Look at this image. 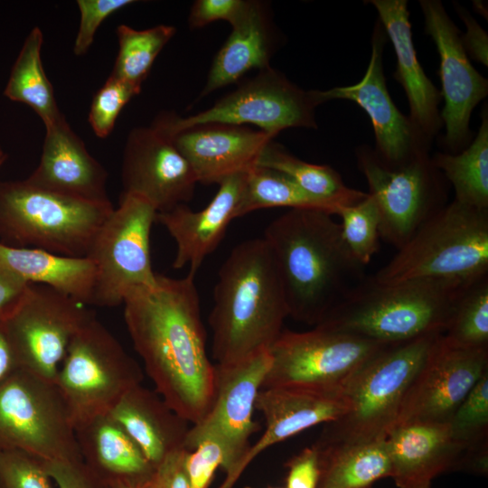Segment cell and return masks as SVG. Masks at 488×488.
<instances>
[{
  "instance_id": "8fae6325",
  "label": "cell",
  "mask_w": 488,
  "mask_h": 488,
  "mask_svg": "<svg viewBox=\"0 0 488 488\" xmlns=\"http://www.w3.org/2000/svg\"><path fill=\"white\" fill-rule=\"evenodd\" d=\"M156 210L142 197L122 193L97 233L89 254L96 278L92 305L124 303L135 288L152 287L158 274L152 267L150 234Z\"/></svg>"
},
{
  "instance_id": "836d02e7",
  "label": "cell",
  "mask_w": 488,
  "mask_h": 488,
  "mask_svg": "<svg viewBox=\"0 0 488 488\" xmlns=\"http://www.w3.org/2000/svg\"><path fill=\"white\" fill-rule=\"evenodd\" d=\"M281 172L307 192L349 206L364 199L367 192L348 187L331 166L303 161L271 141L257 164Z\"/></svg>"
},
{
  "instance_id": "9c48e42d",
  "label": "cell",
  "mask_w": 488,
  "mask_h": 488,
  "mask_svg": "<svg viewBox=\"0 0 488 488\" xmlns=\"http://www.w3.org/2000/svg\"><path fill=\"white\" fill-rule=\"evenodd\" d=\"M14 450L45 462L82 460L56 385L22 369L0 385V453Z\"/></svg>"
},
{
  "instance_id": "f5cc1de1",
  "label": "cell",
  "mask_w": 488,
  "mask_h": 488,
  "mask_svg": "<svg viewBox=\"0 0 488 488\" xmlns=\"http://www.w3.org/2000/svg\"><path fill=\"white\" fill-rule=\"evenodd\" d=\"M411 488H430V483L418 484V485L413 486Z\"/></svg>"
},
{
  "instance_id": "7dc6e473",
  "label": "cell",
  "mask_w": 488,
  "mask_h": 488,
  "mask_svg": "<svg viewBox=\"0 0 488 488\" xmlns=\"http://www.w3.org/2000/svg\"><path fill=\"white\" fill-rule=\"evenodd\" d=\"M461 19L466 26L465 35H461L462 43L468 56L487 66L488 64V39L485 31L463 8L457 9Z\"/></svg>"
},
{
  "instance_id": "ffe728a7",
  "label": "cell",
  "mask_w": 488,
  "mask_h": 488,
  "mask_svg": "<svg viewBox=\"0 0 488 488\" xmlns=\"http://www.w3.org/2000/svg\"><path fill=\"white\" fill-rule=\"evenodd\" d=\"M255 408L265 419V431L249 446L235 473V483L263 451L309 427L338 419L347 410V402L342 389L283 386L261 389Z\"/></svg>"
},
{
  "instance_id": "816d5d0a",
  "label": "cell",
  "mask_w": 488,
  "mask_h": 488,
  "mask_svg": "<svg viewBox=\"0 0 488 488\" xmlns=\"http://www.w3.org/2000/svg\"><path fill=\"white\" fill-rule=\"evenodd\" d=\"M8 157V155L5 152V150L0 146V168L5 164Z\"/></svg>"
},
{
  "instance_id": "ba28073f",
  "label": "cell",
  "mask_w": 488,
  "mask_h": 488,
  "mask_svg": "<svg viewBox=\"0 0 488 488\" xmlns=\"http://www.w3.org/2000/svg\"><path fill=\"white\" fill-rule=\"evenodd\" d=\"M143 378L139 364L94 317L71 340L54 384L75 430L108 414L126 393L142 384Z\"/></svg>"
},
{
  "instance_id": "db71d44e",
  "label": "cell",
  "mask_w": 488,
  "mask_h": 488,
  "mask_svg": "<svg viewBox=\"0 0 488 488\" xmlns=\"http://www.w3.org/2000/svg\"><path fill=\"white\" fill-rule=\"evenodd\" d=\"M246 488H252V487H246ZM269 488H283V487H269Z\"/></svg>"
},
{
  "instance_id": "ee69618b",
  "label": "cell",
  "mask_w": 488,
  "mask_h": 488,
  "mask_svg": "<svg viewBox=\"0 0 488 488\" xmlns=\"http://www.w3.org/2000/svg\"><path fill=\"white\" fill-rule=\"evenodd\" d=\"M285 488H317L320 478L319 452L313 445L304 448L286 463Z\"/></svg>"
},
{
  "instance_id": "e0dca14e",
  "label": "cell",
  "mask_w": 488,
  "mask_h": 488,
  "mask_svg": "<svg viewBox=\"0 0 488 488\" xmlns=\"http://www.w3.org/2000/svg\"><path fill=\"white\" fill-rule=\"evenodd\" d=\"M387 35L379 20L371 37V54L363 78L356 84L318 90L322 103L346 99L356 103L369 116L375 136L377 156L386 164L397 166L428 154L431 142L402 114L388 91L383 50Z\"/></svg>"
},
{
  "instance_id": "2e32d148",
  "label": "cell",
  "mask_w": 488,
  "mask_h": 488,
  "mask_svg": "<svg viewBox=\"0 0 488 488\" xmlns=\"http://www.w3.org/2000/svg\"><path fill=\"white\" fill-rule=\"evenodd\" d=\"M425 31L434 41L439 59L441 95L445 105L440 112L446 133V153L457 154L472 141L470 118L474 108L488 94V81L472 65L464 48L461 32L438 0H420Z\"/></svg>"
},
{
  "instance_id": "f35d334b",
  "label": "cell",
  "mask_w": 488,
  "mask_h": 488,
  "mask_svg": "<svg viewBox=\"0 0 488 488\" xmlns=\"http://www.w3.org/2000/svg\"><path fill=\"white\" fill-rule=\"evenodd\" d=\"M137 94L134 88L109 75L95 93L89 112V125L98 137L110 135L122 108Z\"/></svg>"
},
{
  "instance_id": "f907efd6",
  "label": "cell",
  "mask_w": 488,
  "mask_h": 488,
  "mask_svg": "<svg viewBox=\"0 0 488 488\" xmlns=\"http://www.w3.org/2000/svg\"><path fill=\"white\" fill-rule=\"evenodd\" d=\"M108 488H140L132 484L125 483H116L111 485H109Z\"/></svg>"
},
{
  "instance_id": "7a4b0ae2",
  "label": "cell",
  "mask_w": 488,
  "mask_h": 488,
  "mask_svg": "<svg viewBox=\"0 0 488 488\" xmlns=\"http://www.w3.org/2000/svg\"><path fill=\"white\" fill-rule=\"evenodd\" d=\"M275 259L289 316L315 325L363 277L341 226L318 210L289 209L274 219L262 237Z\"/></svg>"
},
{
  "instance_id": "74e56055",
  "label": "cell",
  "mask_w": 488,
  "mask_h": 488,
  "mask_svg": "<svg viewBox=\"0 0 488 488\" xmlns=\"http://www.w3.org/2000/svg\"><path fill=\"white\" fill-rule=\"evenodd\" d=\"M449 427L465 452L488 448V371L457 408Z\"/></svg>"
},
{
  "instance_id": "7402d4cb",
  "label": "cell",
  "mask_w": 488,
  "mask_h": 488,
  "mask_svg": "<svg viewBox=\"0 0 488 488\" xmlns=\"http://www.w3.org/2000/svg\"><path fill=\"white\" fill-rule=\"evenodd\" d=\"M247 172L223 179L212 200L201 211H192L187 204L156 213L155 221L163 225L174 239L176 252L172 267H189L195 276L204 259L224 238L243 192Z\"/></svg>"
},
{
  "instance_id": "60d3db41",
  "label": "cell",
  "mask_w": 488,
  "mask_h": 488,
  "mask_svg": "<svg viewBox=\"0 0 488 488\" xmlns=\"http://www.w3.org/2000/svg\"><path fill=\"white\" fill-rule=\"evenodd\" d=\"M135 3L133 0H78L80 25L73 52L84 55L90 48L97 30L103 21L121 8Z\"/></svg>"
},
{
  "instance_id": "bcb514c9",
  "label": "cell",
  "mask_w": 488,
  "mask_h": 488,
  "mask_svg": "<svg viewBox=\"0 0 488 488\" xmlns=\"http://www.w3.org/2000/svg\"><path fill=\"white\" fill-rule=\"evenodd\" d=\"M187 451L182 448L168 455L140 488H191L185 469Z\"/></svg>"
},
{
  "instance_id": "ac0fdd59",
  "label": "cell",
  "mask_w": 488,
  "mask_h": 488,
  "mask_svg": "<svg viewBox=\"0 0 488 488\" xmlns=\"http://www.w3.org/2000/svg\"><path fill=\"white\" fill-rule=\"evenodd\" d=\"M123 192L144 198L157 212L187 204L198 183L172 136L155 122L133 128L124 147Z\"/></svg>"
},
{
  "instance_id": "d590c367",
  "label": "cell",
  "mask_w": 488,
  "mask_h": 488,
  "mask_svg": "<svg viewBox=\"0 0 488 488\" xmlns=\"http://www.w3.org/2000/svg\"><path fill=\"white\" fill-rule=\"evenodd\" d=\"M442 340L458 349H488V276L465 291Z\"/></svg>"
},
{
  "instance_id": "4fadbf2b",
  "label": "cell",
  "mask_w": 488,
  "mask_h": 488,
  "mask_svg": "<svg viewBox=\"0 0 488 488\" xmlns=\"http://www.w3.org/2000/svg\"><path fill=\"white\" fill-rule=\"evenodd\" d=\"M385 345L320 324L305 332L282 331L269 350L271 364L261 389H342Z\"/></svg>"
},
{
  "instance_id": "cb8c5ba5",
  "label": "cell",
  "mask_w": 488,
  "mask_h": 488,
  "mask_svg": "<svg viewBox=\"0 0 488 488\" xmlns=\"http://www.w3.org/2000/svg\"><path fill=\"white\" fill-rule=\"evenodd\" d=\"M397 58L393 74L402 86L409 104V118L432 143L443 122L438 108L440 90L421 67L415 50L407 0H371Z\"/></svg>"
},
{
  "instance_id": "f546056e",
  "label": "cell",
  "mask_w": 488,
  "mask_h": 488,
  "mask_svg": "<svg viewBox=\"0 0 488 488\" xmlns=\"http://www.w3.org/2000/svg\"><path fill=\"white\" fill-rule=\"evenodd\" d=\"M314 446L320 462L317 488H371L379 479L391 477L386 439L339 447Z\"/></svg>"
},
{
  "instance_id": "ab89813d",
  "label": "cell",
  "mask_w": 488,
  "mask_h": 488,
  "mask_svg": "<svg viewBox=\"0 0 488 488\" xmlns=\"http://www.w3.org/2000/svg\"><path fill=\"white\" fill-rule=\"evenodd\" d=\"M44 461L14 450L0 453V488H53Z\"/></svg>"
},
{
  "instance_id": "f6af8a7d",
  "label": "cell",
  "mask_w": 488,
  "mask_h": 488,
  "mask_svg": "<svg viewBox=\"0 0 488 488\" xmlns=\"http://www.w3.org/2000/svg\"><path fill=\"white\" fill-rule=\"evenodd\" d=\"M44 464L58 488H104L82 460L44 461Z\"/></svg>"
},
{
  "instance_id": "7c38bea8",
  "label": "cell",
  "mask_w": 488,
  "mask_h": 488,
  "mask_svg": "<svg viewBox=\"0 0 488 488\" xmlns=\"http://www.w3.org/2000/svg\"><path fill=\"white\" fill-rule=\"evenodd\" d=\"M355 155L380 211V238L399 249L446 204L445 177L429 154L397 166L383 163L371 146L356 148Z\"/></svg>"
},
{
  "instance_id": "681fc988",
  "label": "cell",
  "mask_w": 488,
  "mask_h": 488,
  "mask_svg": "<svg viewBox=\"0 0 488 488\" xmlns=\"http://www.w3.org/2000/svg\"><path fill=\"white\" fill-rule=\"evenodd\" d=\"M20 369L3 320H0V385Z\"/></svg>"
},
{
  "instance_id": "8d00e7d4",
  "label": "cell",
  "mask_w": 488,
  "mask_h": 488,
  "mask_svg": "<svg viewBox=\"0 0 488 488\" xmlns=\"http://www.w3.org/2000/svg\"><path fill=\"white\" fill-rule=\"evenodd\" d=\"M336 215L341 218L342 236L349 251L365 267L380 246V216L374 199L367 192L364 199L341 208Z\"/></svg>"
},
{
  "instance_id": "5b68a950",
  "label": "cell",
  "mask_w": 488,
  "mask_h": 488,
  "mask_svg": "<svg viewBox=\"0 0 488 488\" xmlns=\"http://www.w3.org/2000/svg\"><path fill=\"white\" fill-rule=\"evenodd\" d=\"M443 333L383 346L343 385L347 410L324 424L317 447H339L386 439L406 394Z\"/></svg>"
},
{
  "instance_id": "484cf974",
  "label": "cell",
  "mask_w": 488,
  "mask_h": 488,
  "mask_svg": "<svg viewBox=\"0 0 488 488\" xmlns=\"http://www.w3.org/2000/svg\"><path fill=\"white\" fill-rule=\"evenodd\" d=\"M81 459L104 488L116 483L142 487L155 467L109 415H101L75 427Z\"/></svg>"
},
{
  "instance_id": "e575fe53",
  "label": "cell",
  "mask_w": 488,
  "mask_h": 488,
  "mask_svg": "<svg viewBox=\"0 0 488 488\" xmlns=\"http://www.w3.org/2000/svg\"><path fill=\"white\" fill-rule=\"evenodd\" d=\"M175 32V28L168 24L144 30H136L126 24L118 25L116 31L118 52L111 75L140 93L155 60Z\"/></svg>"
},
{
  "instance_id": "f1b7e54d",
  "label": "cell",
  "mask_w": 488,
  "mask_h": 488,
  "mask_svg": "<svg viewBox=\"0 0 488 488\" xmlns=\"http://www.w3.org/2000/svg\"><path fill=\"white\" fill-rule=\"evenodd\" d=\"M0 266L26 283L42 284L88 305L93 302L96 269L88 258H70L0 242Z\"/></svg>"
},
{
  "instance_id": "8992f818",
  "label": "cell",
  "mask_w": 488,
  "mask_h": 488,
  "mask_svg": "<svg viewBox=\"0 0 488 488\" xmlns=\"http://www.w3.org/2000/svg\"><path fill=\"white\" fill-rule=\"evenodd\" d=\"M113 210L110 201L67 196L26 179L0 181V242L86 258Z\"/></svg>"
},
{
  "instance_id": "4316f807",
  "label": "cell",
  "mask_w": 488,
  "mask_h": 488,
  "mask_svg": "<svg viewBox=\"0 0 488 488\" xmlns=\"http://www.w3.org/2000/svg\"><path fill=\"white\" fill-rule=\"evenodd\" d=\"M108 414L155 468L172 453L184 448L190 423L155 390L142 384L126 393Z\"/></svg>"
},
{
  "instance_id": "b9f144b4",
  "label": "cell",
  "mask_w": 488,
  "mask_h": 488,
  "mask_svg": "<svg viewBox=\"0 0 488 488\" xmlns=\"http://www.w3.org/2000/svg\"><path fill=\"white\" fill-rule=\"evenodd\" d=\"M224 465L225 455L217 442L211 439L200 442L185 456L191 488H209L215 472L219 467L223 469Z\"/></svg>"
},
{
  "instance_id": "277c9868",
  "label": "cell",
  "mask_w": 488,
  "mask_h": 488,
  "mask_svg": "<svg viewBox=\"0 0 488 488\" xmlns=\"http://www.w3.org/2000/svg\"><path fill=\"white\" fill-rule=\"evenodd\" d=\"M474 282L419 278L379 284L364 277L318 324L386 344L444 333Z\"/></svg>"
},
{
  "instance_id": "44dd1931",
  "label": "cell",
  "mask_w": 488,
  "mask_h": 488,
  "mask_svg": "<svg viewBox=\"0 0 488 488\" xmlns=\"http://www.w3.org/2000/svg\"><path fill=\"white\" fill-rule=\"evenodd\" d=\"M169 135L202 184H219L230 175L247 172L274 140L261 130L222 123L196 125Z\"/></svg>"
},
{
  "instance_id": "52a82bcc",
  "label": "cell",
  "mask_w": 488,
  "mask_h": 488,
  "mask_svg": "<svg viewBox=\"0 0 488 488\" xmlns=\"http://www.w3.org/2000/svg\"><path fill=\"white\" fill-rule=\"evenodd\" d=\"M488 276V210L453 200L425 221L393 258L370 277L379 284Z\"/></svg>"
},
{
  "instance_id": "9a60e30c",
  "label": "cell",
  "mask_w": 488,
  "mask_h": 488,
  "mask_svg": "<svg viewBox=\"0 0 488 488\" xmlns=\"http://www.w3.org/2000/svg\"><path fill=\"white\" fill-rule=\"evenodd\" d=\"M271 364L269 351L239 362L215 364V389L205 416L190 427L184 448L192 450L200 442H217L225 455L226 477L218 488H232L235 473L259 429L254 420L257 396Z\"/></svg>"
},
{
  "instance_id": "3957f363",
  "label": "cell",
  "mask_w": 488,
  "mask_h": 488,
  "mask_svg": "<svg viewBox=\"0 0 488 488\" xmlns=\"http://www.w3.org/2000/svg\"><path fill=\"white\" fill-rule=\"evenodd\" d=\"M288 316L282 281L263 238L235 246L219 270L209 317L216 364L269 351Z\"/></svg>"
},
{
  "instance_id": "83f0119b",
  "label": "cell",
  "mask_w": 488,
  "mask_h": 488,
  "mask_svg": "<svg viewBox=\"0 0 488 488\" xmlns=\"http://www.w3.org/2000/svg\"><path fill=\"white\" fill-rule=\"evenodd\" d=\"M275 46L276 33L266 5L249 1L216 53L200 99L235 83L251 70L270 67Z\"/></svg>"
},
{
  "instance_id": "30bf717a",
  "label": "cell",
  "mask_w": 488,
  "mask_h": 488,
  "mask_svg": "<svg viewBox=\"0 0 488 488\" xmlns=\"http://www.w3.org/2000/svg\"><path fill=\"white\" fill-rule=\"evenodd\" d=\"M321 104L318 90H305L268 67L205 110L185 117L164 112L154 121L168 134L207 123L251 124L275 137L286 128H317L314 111Z\"/></svg>"
},
{
  "instance_id": "1f68e13d",
  "label": "cell",
  "mask_w": 488,
  "mask_h": 488,
  "mask_svg": "<svg viewBox=\"0 0 488 488\" xmlns=\"http://www.w3.org/2000/svg\"><path fill=\"white\" fill-rule=\"evenodd\" d=\"M434 165L455 191V201L478 210H488V113L482 110L478 133L469 145L457 154L436 153Z\"/></svg>"
},
{
  "instance_id": "d6a6232c",
  "label": "cell",
  "mask_w": 488,
  "mask_h": 488,
  "mask_svg": "<svg viewBox=\"0 0 488 488\" xmlns=\"http://www.w3.org/2000/svg\"><path fill=\"white\" fill-rule=\"evenodd\" d=\"M286 207L318 210L336 215L342 204L313 195L285 174L255 165L247 171L236 218L260 209Z\"/></svg>"
},
{
  "instance_id": "6da1fadb",
  "label": "cell",
  "mask_w": 488,
  "mask_h": 488,
  "mask_svg": "<svg viewBox=\"0 0 488 488\" xmlns=\"http://www.w3.org/2000/svg\"><path fill=\"white\" fill-rule=\"evenodd\" d=\"M194 277L158 275L155 286L133 289L123 303L128 333L155 391L192 425L209 410L215 389Z\"/></svg>"
},
{
  "instance_id": "7bdbcfd3",
  "label": "cell",
  "mask_w": 488,
  "mask_h": 488,
  "mask_svg": "<svg viewBox=\"0 0 488 488\" xmlns=\"http://www.w3.org/2000/svg\"><path fill=\"white\" fill-rule=\"evenodd\" d=\"M248 3L247 0H197L190 9L189 26L199 29L217 21H226L232 25L244 13Z\"/></svg>"
},
{
  "instance_id": "5bb4252c",
  "label": "cell",
  "mask_w": 488,
  "mask_h": 488,
  "mask_svg": "<svg viewBox=\"0 0 488 488\" xmlns=\"http://www.w3.org/2000/svg\"><path fill=\"white\" fill-rule=\"evenodd\" d=\"M94 317L78 300L32 283L4 324L20 369L54 383L71 340Z\"/></svg>"
},
{
  "instance_id": "d6986e66",
  "label": "cell",
  "mask_w": 488,
  "mask_h": 488,
  "mask_svg": "<svg viewBox=\"0 0 488 488\" xmlns=\"http://www.w3.org/2000/svg\"><path fill=\"white\" fill-rule=\"evenodd\" d=\"M487 371L488 349L454 348L446 344L441 335L408 389L395 426L449 423Z\"/></svg>"
},
{
  "instance_id": "d4e9b609",
  "label": "cell",
  "mask_w": 488,
  "mask_h": 488,
  "mask_svg": "<svg viewBox=\"0 0 488 488\" xmlns=\"http://www.w3.org/2000/svg\"><path fill=\"white\" fill-rule=\"evenodd\" d=\"M391 478L399 488L431 483L451 469H462L465 449L449 423L411 422L395 426L386 437Z\"/></svg>"
},
{
  "instance_id": "603a6c76",
  "label": "cell",
  "mask_w": 488,
  "mask_h": 488,
  "mask_svg": "<svg viewBox=\"0 0 488 488\" xmlns=\"http://www.w3.org/2000/svg\"><path fill=\"white\" fill-rule=\"evenodd\" d=\"M45 130L40 162L26 180L67 196L92 202L109 201L107 171L89 153L66 118Z\"/></svg>"
},
{
  "instance_id": "4dcf8cb0",
  "label": "cell",
  "mask_w": 488,
  "mask_h": 488,
  "mask_svg": "<svg viewBox=\"0 0 488 488\" xmlns=\"http://www.w3.org/2000/svg\"><path fill=\"white\" fill-rule=\"evenodd\" d=\"M42 42V30L37 26L33 28L11 68L4 95L12 101L30 107L48 127L64 116L58 108L53 88L43 70Z\"/></svg>"
},
{
  "instance_id": "c3c4849f",
  "label": "cell",
  "mask_w": 488,
  "mask_h": 488,
  "mask_svg": "<svg viewBox=\"0 0 488 488\" xmlns=\"http://www.w3.org/2000/svg\"><path fill=\"white\" fill-rule=\"evenodd\" d=\"M29 284L0 266V320L14 312Z\"/></svg>"
}]
</instances>
